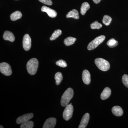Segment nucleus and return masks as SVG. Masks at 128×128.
Listing matches in <instances>:
<instances>
[{
  "mask_svg": "<svg viewBox=\"0 0 128 128\" xmlns=\"http://www.w3.org/2000/svg\"><path fill=\"white\" fill-rule=\"evenodd\" d=\"M90 6L89 3L87 2H84L82 3L80 8V13L82 15H84L88 10L90 8Z\"/></svg>",
  "mask_w": 128,
  "mask_h": 128,
  "instance_id": "nucleus-18",
  "label": "nucleus"
},
{
  "mask_svg": "<svg viewBox=\"0 0 128 128\" xmlns=\"http://www.w3.org/2000/svg\"><path fill=\"white\" fill-rule=\"evenodd\" d=\"M95 63L98 68L102 71H108L110 69V64L104 59L97 58L95 60Z\"/></svg>",
  "mask_w": 128,
  "mask_h": 128,
  "instance_id": "nucleus-3",
  "label": "nucleus"
},
{
  "mask_svg": "<svg viewBox=\"0 0 128 128\" xmlns=\"http://www.w3.org/2000/svg\"><path fill=\"white\" fill-rule=\"evenodd\" d=\"M0 71L1 73L6 76H10L12 73L10 66L6 62H2L0 64Z\"/></svg>",
  "mask_w": 128,
  "mask_h": 128,
  "instance_id": "nucleus-6",
  "label": "nucleus"
},
{
  "mask_svg": "<svg viewBox=\"0 0 128 128\" xmlns=\"http://www.w3.org/2000/svg\"><path fill=\"white\" fill-rule=\"evenodd\" d=\"M38 66V62L36 58H32L28 60L26 64V68L28 73L34 75L36 73Z\"/></svg>",
  "mask_w": 128,
  "mask_h": 128,
  "instance_id": "nucleus-2",
  "label": "nucleus"
},
{
  "mask_svg": "<svg viewBox=\"0 0 128 128\" xmlns=\"http://www.w3.org/2000/svg\"><path fill=\"white\" fill-rule=\"evenodd\" d=\"M3 38L5 40L14 42L15 38L14 34L11 32L8 31H5L3 34Z\"/></svg>",
  "mask_w": 128,
  "mask_h": 128,
  "instance_id": "nucleus-14",
  "label": "nucleus"
},
{
  "mask_svg": "<svg viewBox=\"0 0 128 128\" xmlns=\"http://www.w3.org/2000/svg\"><path fill=\"white\" fill-rule=\"evenodd\" d=\"M112 21V18L110 16L105 15L104 16L102 20V22L106 26H108L110 25Z\"/></svg>",
  "mask_w": 128,
  "mask_h": 128,
  "instance_id": "nucleus-24",
  "label": "nucleus"
},
{
  "mask_svg": "<svg viewBox=\"0 0 128 128\" xmlns=\"http://www.w3.org/2000/svg\"><path fill=\"white\" fill-rule=\"evenodd\" d=\"M90 115L89 114L86 113L82 117L79 125V128H85L87 126L89 120Z\"/></svg>",
  "mask_w": 128,
  "mask_h": 128,
  "instance_id": "nucleus-11",
  "label": "nucleus"
},
{
  "mask_svg": "<svg viewBox=\"0 0 128 128\" xmlns=\"http://www.w3.org/2000/svg\"></svg>",
  "mask_w": 128,
  "mask_h": 128,
  "instance_id": "nucleus-31",
  "label": "nucleus"
},
{
  "mask_svg": "<svg viewBox=\"0 0 128 128\" xmlns=\"http://www.w3.org/2000/svg\"><path fill=\"white\" fill-rule=\"evenodd\" d=\"M101 0H93V1L94 2V3H96V4H98L100 2Z\"/></svg>",
  "mask_w": 128,
  "mask_h": 128,
  "instance_id": "nucleus-29",
  "label": "nucleus"
},
{
  "mask_svg": "<svg viewBox=\"0 0 128 128\" xmlns=\"http://www.w3.org/2000/svg\"><path fill=\"white\" fill-rule=\"evenodd\" d=\"M105 38V36L104 35H101L97 37L89 43L88 46V49L89 50H92L96 48L104 41Z\"/></svg>",
  "mask_w": 128,
  "mask_h": 128,
  "instance_id": "nucleus-4",
  "label": "nucleus"
},
{
  "mask_svg": "<svg viewBox=\"0 0 128 128\" xmlns=\"http://www.w3.org/2000/svg\"><path fill=\"white\" fill-rule=\"evenodd\" d=\"M66 17L67 18H72L75 19H78L79 18V12L76 9H73L68 12L66 14Z\"/></svg>",
  "mask_w": 128,
  "mask_h": 128,
  "instance_id": "nucleus-16",
  "label": "nucleus"
},
{
  "mask_svg": "<svg viewBox=\"0 0 128 128\" xmlns=\"http://www.w3.org/2000/svg\"><path fill=\"white\" fill-rule=\"evenodd\" d=\"M107 44L110 48H114L118 46V42L114 38H112L108 41Z\"/></svg>",
  "mask_w": 128,
  "mask_h": 128,
  "instance_id": "nucleus-23",
  "label": "nucleus"
},
{
  "mask_svg": "<svg viewBox=\"0 0 128 128\" xmlns=\"http://www.w3.org/2000/svg\"><path fill=\"white\" fill-rule=\"evenodd\" d=\"M22 16V14L20 12L16 11L13 12L10 16L11 20L15 21L20 19Z\"/></svg>",
  "mask_w": 128,
  "mask_h": 128,
  "instance_id": "nucleus-17",
  "label": "nucleus"
},
{
  "mask_svg": "<svg viewBox=\"0 0 128 128\" xmlns=\"http://www.w3.org/2000/svg\"><path fill=\"white\" fill-rule=\"evenodd\" d=\"M56 119L54 118H50L46 120L43 126V128H54L56 125Z\"/></svg>",
  "mask_w": 128,
  "mask_h": 128,
  "instance_id": "nucleus-9",
  "label": "nucleus"
},
{
  "mask_svg": "<svg viewBox=\"0 0 128 128\" xmlns=\"http://www.w3.org/2000/svg\"><path fill=\"white\" fill-rule=\"evenodd\" d=\"M112 112L113 114L117 116H121L123 114V110L119 106H114L112 108Z\"/></svg>",
  "mask_w": 128,
  "mask_h": 128,
  "instance_id": "nucleus-13",
  "label": "nucleus"
},
{
  "mask_svg": "<svg viewBox=\"0 0 128 128\" xmlns=\"http://www.w3.org/2000/svg\"><path fill=\"white\" fill-rule=\"evenodd\" d=\"M54 78L56 81V84L57 85H59L63 80V76L62 73L60 72L56 73Z\"/></svg>",
  "mask_w": 128,
  "mask_h": 128,
  "instance_id": "nucleus-20",
  "label": "nucleus"
},
{
  "mask_svg": "<svg viewBox=\"0 0 128 128\" xmlns=\"http://www.w3.org/2000/svg\"><path fill=\"white\" fill-rule=\"evenodd\" d=\"M33 116L34 114L32 113L24 114L18 118L16 120V122L18 124L24 123L28 120H30Z\"/></svg>",
  "mask_w": 128,
  "mask_h": 128,
  "instance_id": "nucleus-8",
  "label": "nucleus"
},
{
  "mask_svg": "<svg viewBox=\"0 0 128 128\" xmlns=\"http://www.w3.org/2000/svg\"><path fill=\"white\" fill-rule=\"evenodd\" d=\"M111 90L108 87L105 88L101 94V98L102 100L107 99L110 97L111 94Z\"/></svg>",
  "mask_w": 128,
  "mask_h": 128,
  "instance_id": "nucleus-15",
  "label": "nucleus"
},
{
  "mask_svg": "<svg viewBox=\"0 0 128 128\" xmlns=\"http://www.w3.org/2000/svg\"><path fill=\"white\" fill-rule=\"evenodd\" d=\"M73 107L72 103L66 106L63 114V118L65 120L68 121L71 118L73 115Z\"/></svg>",
  "mask_w": 128,
  "mask_h": 128,
  "instance_id": "nucleus-5",
  "label": "nucleus"
},
{
  "mask_svg": "<svg viewBox=\"0 0 128 128\" xmlns=\"http://www.w3.org/2000/svg\"><path fill=\"white\" fill-rule=\"evenodd\" d=\"M82 80L86 84H89L90 82V74L87 70H84L82 72Z\"/></svg>",
  "mask_w": 128,
  "mask_h": 128,
  "instance_id": "nucleus-12",
  "label": "nucleus"
},
{
  "mask_svg": "<svg viewBox=\"0 0 128 128\" xmlns=\"http://www.w3.org/2000/svg\"><path fill=\"white\" fill-rule=\"evenodd\" d=\"M76 38L72 37H69L66 38L64 39V43L66 46H70L74 43L76 41Z\"/></svg>",
  "mask_w": 128,
  "mask_h": 128,
  "instance_id": "nucleus-19",
  "label": "nucleus"
},
{
  "mask_svg": "<svg viewBox=\"0 0 128 128\" xmlns=\"http://www.w3.org/2000/svg\"><path fill=\"white\" fill-rule=\"evenodd\" d=\"M34 124L33 122L28 120L24 123L22 124L20 126L21 128H33Z\"/></svg>",
  "mask_w": 128,
  "mask_h": 128,
  "instance_id": "nucleus-21",
  "label": "nucleus"
},
{
  "mask_svg": "<svg viewBox=\"0 0 128 128\" xmlns=\"http://www.w3.org/2000/svg\"><path fill=\"white\" fill-rule=\"evenodd\" d=\"M56 64L58 66L63 68H65L67 66V64L66 61L62 60H60L57 61Z\"/></svg>",
  "mask_w": 128,
  "mask_h": 128,
  "instance_id": "nucleus-26",
  "label": "nucleus"
},
{
  "mask_svg": "<svg viewBox=\"0 0 128 128\" xmlns=\"http://www.w3.org/2000/svg\"><path fill=\"white\" fill-rule=\"evenodd\" d=\"M122 81L126 87L128 88V76L127 74H124L122 77Z\"/></svg>",
  "mask_w": 128,
  "mask_h": 128,
  "instance_id": "nucleus-27",
  "label": "nucleus"
},
{
  "mask_svg": "<svg viewBox=\"0 0 128 128\" xmlns=\"http://www.w3.org/2000/svg\"><path fill=\"white\" fill-rule=\"evenodd\" d=\"M22 45L24 50L26 51L30 50L32 46V40L28 34H26L24 35L22 41Z\"/></svg>",
  "mask_w": 128,
  "mask_h": 128,
  "instance_id": "nucleus-7",
  "label": "nucleus"
},
{
  "mask_svg": "<svg viewBox=\"0 0 128 128\" xmlns=\"http://www.w3.org/2000/svg\"><path fill=\"white\" fill-rule=\"evenodd\" d=\"M73 95L74 92L72 88H69L66 89L61 97L60 101L61 106L63 107H65L68 105L70 101L73 98Z\"/></svg>",
  "mask_w": 128,
  "mask_h": 128,
  "instance_id": "nucleus-1",
  "label": "nucleus"
},
{
  "mask_svg": "<svg viewBox=\"0 0 128 128\" xmlns=\"http://www.w3.org/2000/svg\"><path fill=\"white\" fill-rule=\"evenodd\" d=\"M38 0L42 3L48 6H51L52 4V2L51 0Z\"/></svg>",
  "mask_w": 128,
  "mask_h": 128,
  "instance_id": "nucleus-28",
  "label": "nucleus"
},
{
  "mask_svg": "<svg viewBox=\"0 0 128 128\" xmlns=\"http://www.w3.org/2000/svg\"><path fill=\"white\" fill-rule=\"evenodd\" d=\"M62 33V31L60 29L55 30L52 34V36L50 37V40L51 41H53V40L56 39L60 35H61Z\"/></svg>",
  "mask_w": 128,
  "mask_h": 128,
  "instance_id": "nucleus-22",
  "label": "nucleus"
},
{
  "mask_svg": "<svg viewBox=\"0 0 128 128\" xmlns=\"http://www.w3.org/2000/svg\"><path fill=\"white\" fill-rule=\"evenodd\" d=\"M0 128H4V127H3L2 126V125H0Z\"/></svg>",
  "mask_w": 128,
  "mask_h": 128,
  "instance_id": "nucleus-30",
  "label": "nucleus"
},
{
  "mask_svg": "<svg viewBox=\"0 0 128 128\" xmlns=\"http://www.w3.org/2000/svg\"><path fill=\"white\" fill-rule=\"evenodd\" d=\"M102 27V25L101 24L99 23L98 21H96L94 22L91 24V28L92 29H99Z\"/></svg>",
  "mask_w": 128,
  "mask_h": 128,
  "instance_id": "nucleus-25",
  "label": "nucleus"
},
{
  "mask_svg": "<svg viewBox=\"0 0 128 128\" xmlns=\"http://www.w3.org/2000/svg\"><path fill=\"white\" fill-rule=\"evenodd\" d=\"M41 10L42 12H46L49 16L52 18H54L57 16V12L55 10L45 6H43Z\"/></svg>",
  "mask_w": 128,
  "mask_h": 128,
  "instance_id": "nucleus-10",
  "label": "nucleus"
}]
</instances>
